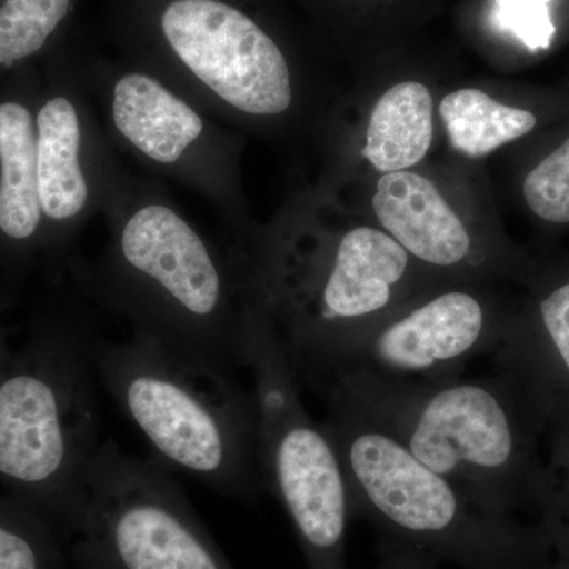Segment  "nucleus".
I'll list each match as a JSON object with an SVG mask.
<instances>
[{
	"instance_id": "24",
	"label": "nucleus",
	"mask_w": 569,
	"mask_h": 569,
	"mask_svg": "<svg viewBox=\"0 0 569 569\" xmlns=\"http://www.w3.org/2000/svg\"><path fill=\"white\" fill-rule=\"evenodd\" d=\"M548 569H569L568 557L556 556Z\"/></svg>"
},
{
	"instance_id": "19",
	"label": "nucleus",
	"mask_w": 569,
	"mask_h": 569,
	"mask_svg": "<svg viewBox=\"0 0 569 569\" xmlns=\"http://www.w3.org/2000/svg\"><path fill=\"white\" fill-rule=\"evenodd\" d=\"M71 0H3L0 6V69L32 58L59 28Z\"/></svg>"
},
{
	"instance_id": "7",
	"label": "nucleus",
	"mask_w": 569,
	"mask_h": 569,
	"mask_svg": "<svg viewBox=\"0 0 569 569\" xmlns=\"http://www.w3.org/2000/svg\"><path fill=\"white\" fill-rule=\"evenodd\" d=\"M78 569H234L170 467L103 440L82 481Z\"/></svg>"
},
{
	"instance_id": "5",
	"label": "nucleus",
	"mask_w": 569,
	"mask_h": 569,
	"mask_svg": "<svg viewBox=\"0 0 569 569\" xmlns=\"http://www.w3.org/2000/svg\"><path fill=\"white\" fill-rule=\"evenodd\" d=\"M110 284L134 335L228 372L249 367L253 306L236 310L230 276L168 206H142L123 223Z\"/></svg>"
},
{
	"instance_id": "11",
	"label": "nucleus",
	"mask_w": 569,
	"mask_h": 569,
	"mask_svg": "<svg viewBox=\"0 0 569 569\" xmlns=\"http://www.w3.org/2000/svg\"><path fill=\"white\" fill-rule=\"evenodd\" d=\"M372 208L381 230L432 276L470 279L505 268L503 257L478 242L462 217L426 176L411 170L381 174Z\"/></svg>"
},
{
	"instance_id": "8",
	"label": "nucleus",
	"mask_w": 569,
	"mask_h": 569,
	"mask_svg": "<svg viewBox=\"0 0 569 569\" xmlns=\"http://www.w3.org/2000/svg\"><path fill=\"white\" fill-rule=\"evenodd\" d=\"M97 346L86 332L59 343L41 372L13 373L0 383V475L51 489L74 533L82 481L103 441Z\"/></svg>"
},
{
	"instance_id": "6",
	"label": "nucleus",
	"mask_w": 569,
	"mask_h": 569,
	"mask_svg": "<svg viewBox=\"0 0 569 569\" xmlns=\"http://www.w3.org/2000/svg\"><path fill=\"white\" fill-rule=\"evenodd\" d=\"M258 463L264 492L293 523L307 568L347 569V530L353 518L346 471L325 422L309 413L282 347L263 310L250 321Z\"/></svg>"
},
{
	"instance_id": "17",
	"label": "nucleus",
	"mask_w": 569,
	"mask_h": 569,
	"mask_svg": "<svg viewBox=\"0 0 569 569\" xmlns=\"http://www.w3.org/2000/svg\"><path fill=\"white\" fill-rule=\"evenodd\" d=\"M441 121L456 152L482 159L501 146L526 137L537 127V116L509 107L477 88H460L441 99Z\"/></svg>"
},
{
	"instance_id": "22",
	"label": "nucleus",
	"mask_w": 569,
	"mask_h": 569,
	"mask_svg": "<svg viewBox=\"0 0 569 569\" xmlns=\"http://www.w3.org/2000/svg\"><path fill=\"white\" fill-rule=\"evenodd\" d=\"M0 569H40V557L31 539L0 523Z\"/></svg>"
},
{
	"instance_id": "12",
	"label": "nucleus",
	"mask_w": 569,
	"mask_h": 569,
	"mask_svg": "<svg viewBox=\"0 0 569 569\" xmlns=\"http://www.w3.org/2000/svg\"><path fill=\"white\" fill-rule=\"evenodd\" d=\"M493 359L542 415L550 403L569 402V276L542 283L522 312L511 313Z\"/></svg>"
},
{
	"instance_id": "3",
	"label": "nucleus",
	"mask_w": 569,
	"mask_h": 569,
	"mask_svg": "<svg viewBox=\"0 0 569 569\" xmlns=\"http://www.w3.org/2000/svg\"><path fill=\"white\" fill-rule=\"evenodd\" d=\"M328 408L325 426L342 460L353 518L369 520L381 538L462 569L552 563L556 552L541 523L486 511L380 427L346 408Z\"/></svg>"
},
{
	"instance_id": "2",
	"label": "nucleus",
	"mask_w": 569,
	"mask_h": 569,
	"mask_svg": "<svg viewBox=\"0 0 569 569\" xmlns=\"http://www.w3.org/2000/svg\"><path fill=\"white\" fill-rule=\"evenodd\" d=\"M96 366L100 387L157 459L222 496L252 501L264 492L252 391L233 372L140 335L99 342Z\"/></svg>"
},
{
	"instance_id": "18",
	"label": "nucleus",
	"mask_w": 569,
	"mask_h": 569,
	"mask_svg": "<svg viewBox=\"0 0 569 569\" xmlns=\"http://www.w3.org/2000/svg\"><path fill=\"white\" fill-rule=\"evenodd\" d=\"M546 492L539 523L548 531L556 556L569 559V402L546 408Z\"/></svg>"
},
{
	"instance_id": "23",
	"label": "nucleus",
	"mask_w": 569,
	"mask_h": 569,
	"mask_svg": "<svg viewBox=\"0 0 569 569\" xmlns=\"http://www.w3.org/2000/svg\"><path fill=\"white\" fill-rule=\"evenodd\" d=\"M376 569H440L438 561L402 542L381 538Z\"/></svg>"
},
{
	"instance_id": "15",
	"label": "nucleus",
	"mask_w": 569,
	"mask_h": 569,
	"mask_svg": "<svg viewBox=\"0 0 569 569\" xmlns=\"http://www.w3.org/2000/svg\"><path fill=\"white\" fill-rule=\"evenodd\" d=\"M36 116L21 99H0V238L29 242L39 234Z\"/></svg>"
},
{
	"instance_id": "4",
	"label": "nucleus",
	"mask_w": 569,
	"mask_h": 569,
	"mask_svg": "<svg viewBox=\"0 0 569 569\" xmlns=\"http://www.w3.org/2000/svg\"><path fill=\"white\" fill-rule=\"evenodd\" d=\"M437 279L387 231L358 224L309 249H276L258 268L252 291L299 383L313 388L343 347Z\"/></svg>"
},
{
	"instance_id": "21",
	"label": "nucleus",
	"mask_w": 569,
	"mask_h": 569,
	"mask_svg": "<svg viewBox=\"0 0 569 569\" xmlns=\"http://www.w3.org/2000/svg\"><path fill=\"white\" fill-rule=\"evenodd\" d=\"M549 0H497V20L515 32L527 47L546 48L553 33L548 13Z\"/></svg>"
},
{
	"instance_id": "13",
	"label": "nucleus",
	"mask_w": 569,
	"mask_h": 569,
	"mask_svg": "<svg viewBox=\"0 0 569 569\" xmlns=\"http://www.w3.org/2000/svg\"><path fill=\"white\" fill-rule=\"evenodd\" d=\"M112 119L134 149L163 164L179 162L204 130L189 103L144 73L123 74L116 82Z\"/></svg>"
},
{
	"instance_id": "10",
	"label": "nucleus",
	"mask_w": 569,
	"mask_h": 569,
	"mask_svg": "<svg viewBox=\"0 0 569 569\" xmlns=\"http://www.w3.org/2000/svg\"><path fill=\"white\" fill-rule=\"evenodd\" d=\"M171 50L220 100L250 116H279L293 102L279 44L222 0H174L162 17Z\"/></svg>"
},
{
	"instance_id": "14",
	"label": "nucleus",
	"mask_w": 569,
	"mask_h": 569,
	"mask_svg": "<svg viewBox=\"0 0 569 569\" xmlns=\"http://www.w3.org/2000/svg\"><path fill=\"white\" fill-rule=\"evenodd\" d=\"M37 176L43 219L69 222L88 203L80 162L81 123L69 97L44 99L36 114Z\"/></svg>"
},
{
	"instance_id": "20",
	"label": "nucleus",
	"mask_w": 569,
	"mask_h": 569,
	"mask_svg": "<svg viewBox=\"0 0 569 569\" xmlns=\"http://www.w3.org/2000/svg\"><path fill=\"white\" fill-rule=\"evenodd\" d=\"M522 193L539 219L552 224L569 223V137L531 168Z\"/></svg>"
},
{
	"instance_id": "1",
	"label": "nucleus",
	"mask_w": 569,
	"mask_h": 569,
	"mask_svg": "<svg viewBox=\"0 0 569 569\" xmlns=\"http://www.w3.org/2000/svg\"><path fill=\"white\" fill-rule=\"evenodd\" d=\"M313 389L326 406L380 427L486 511L539 522L548 492L546 418L503 370L425 381L340 367Z\"/></svg>"
},
{
	"instance_id": "16",
	"label": "nucleus",
	"mask_w": 569,
	"mask_h": 569,
	"mask_svg": "<svg viewBox=\"0 0 569 569\" xmlns=\"http://www.w3.org/2000/svg\"><path fill=\"white\" fill-rule=\"evenodd\" d=\"M432 140V93L422 82L402 81L373 104L361 153L377 173H397L421 163Z\"/></svg>"
},
{
	"instance_id": "9",
	"label": "nucleus",
	"mask_w": 569,
	"mask_h": 569,
	"mask_svg": "<svg viewBox=\"0 0 569 569\" xmlns=\"http://www.w3.org/2000/svg\"><path fill=\"white\" fill-rule=\"evenodd\" d=\"M509 318L482 288L438 283L351 340L321 378L365 367L410 380H452L478 356L497 353Z\"/></svg>"
}]
</instances>
